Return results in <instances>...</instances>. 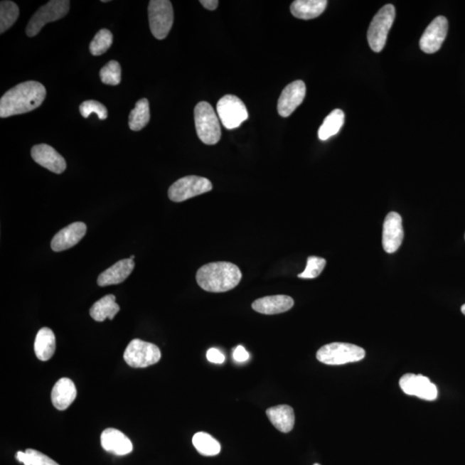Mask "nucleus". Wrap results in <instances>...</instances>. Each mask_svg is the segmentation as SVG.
Returning <instances> with one entry per match:
<instances>
[{
  "instance_id": "1",
  "label": "nucleus",
  "mask_w": 465,
  "mask_h": 465,
  "mask_svg": "<svg viewBox=\"0 0 465 465\" xmlns=\"http://www.w3.org/2000/svg\"><path fill=\"white\" fill-rule=\"evenodd\" d=\"M46 92V88L38 81L16 85L0 100V117L6 118L34 111L43 104Z\"/></svg>"
},
{
  "instance_id": "5",
  "label": "nucleus",
  "mask_w": 465,
  "mask_h": 465,
  "mask_svg": "<svg viewBox=\"0 0 465 465\" xmlns=\"http://www.w3.org/2000/svg\"><path fill=\"white\" fill-rule=\"evenodd\" d=\"M395 18V6L390 4L381 8L375 15L367 33L369 46L374 52H381L385 48L388 34L393 26Z\"/></svg>"
},
{
  "instance_id": "10",
  "label": "nucleus",
  "mask_w": 465,
  "mask_h": 465,
  "mask_svg": "<svg viewBox=\"0 0 465 465\" xmlns=\"http://www.w3.org/2000/svg\"><path fill=\"white\" fill-rule=\"evenodd\" d=\"M216 111L220 121L228 129L239 128L248 118L246 105L235 95L223 97L216 105Z\"/></svg>"
},
{
  "instance_id": "12",
  "label": "nucleus",
  "mask_w": 465,
  "mask_h": 465,
  "mask_svg": "<svg viewBox=\"0 0 465 465\" xmlns=\"http://www.w3.org/2000/svg\"><path fill=\"white\" fill-rule=\"evenodd\" d=\"M448 32V21L443 16L432 20L419 40V48L426 54H434L439 51Z\"/></svg>"
},
{
  "instance_id": "6",
  "label": "nucleus",
  "mask_w": 465,
  "mask_h": 465,
  "mask_svg": "<svg viewBox=\"0 0 465 465\" xmlns=\"http://www.w3.org/2000/svg\"><path fill=\"white\" fill-rule=\"evenodd\" d=\"M151 32L155 38L163 40L173 27L174 14L172 3L169 0H151L149 6Z\"/></svg>"
},
{
  "instance_id": "28",
  "label": "nucleus",
  "mask_w": 465,
  "mask_h": 465,
  "mask_svg": "<svg viewBox=\"0 0 465 465\" xmlns=\"http://www.w3.org/2000/svg\"><path fill=\"white\" fill-rule=\"evenodd\" d=\"M19 16L17 4L12 1H2L0 4V33L3 34L14 26Z\"/></svg>"
},
{
  "instance_id": "39",
  "label": "nucleus",
  "mask_w": 465,
  "mask_h": 465,
  "mask_svg": "<svg viewBox=\"0 0 465 465\" xmlns=\"http://www.w3.org/2000/svg\"><path fill=\"white\" fill-rule=\"evenodd\" d=\"M314 465H320V464H314Z\"/></svg>"
},
{
  "instance_id": "3",
  "label": "nucleus",
  "mask_w": 465,
  "mask_h": 465,
  "mask_svg": "<svg viewBox=\"0 0 465 465\" xmlns=\"http://www.w3.org/2000/svg\"><path fill=\"white\" fill-rule=\"evenodd\" d=\"M196 130L203 144L215 145L221 139V126L213 107L208 102H200L194 109Z\"/></svg>"
},
{
  "instance_id": "21",
  "label": "nucleus",
  "mask_w": 465,
  "mask_h": 465,
  "mask_svg": "<svg viewBox=\"0 0 465 465\" xmlns=\"http://www.w3.org/2000/svg\"><path fill=\"white\" fill-rule=\"evenodd\" d=\"M327 6V0H296L292 4L291 12L296 18L314 19L324 14Z\"/></svg>"
},
{
  "instance_id": "33",
  "label": "nucleus",
  "mask_w": 465,
  "mask_h": 465,
  "mask_svg": "<svg viewBox=\"0 0 465 465\" xmlns=\"http://www.w3.org/2000/svg\"><path fill=\"white\" fill-rule=\"evenodd\" d=\"M80 112L83 117L87 118L91 114H97L100 120L107 119L108 111L104 105L95 100H87L80 105Z\"/></svg>"
},
{
  "instance_id": "16",
  "label": "nucleus",
  "mask_w": 465,
  "mask_h": 465,
  "mask_svg": "<svg viewBox=\"0 0 465 465\" xmlns=\"http://www.w3.org/2000/svg\"><path fill=\"white\" fill-rule=\"evenodd\" d=\"M87 225L84 223H73L54 236L51 242L53 251L61 252L68 250L79 243L87 234Z\"/></svg>"
},
{
  "instance_id": "27",
  "label": "nucleus",
  "mask_w": 465,
  "mask_h": 465,
  "mask_svg": "<svg viewBox=\"0 0 465 465\" xmlns=\"http://www.w3.org/2000/svg\"><path fill=\"white\" fill-rule=\"evenodd\" d=\"M193 444L196 450L203 456H216L221 451V444L207 432H199L193 436Z\"/></svg>"
},
{
  "instance_id": "29",
  "label": "nucleus",
  "mask_w": 465,
  "mask_h": 465,
  "mask_svg": "<svg viewBox=\"0 0 465 465\" xmlns=\"http://www.w3.org/2000/svg\"><path fill=\"white\" fill-rule=\"evenodd\" d=\"M16 459L24 465H60L50 456L33 449H27L26 452L18 451Z\"/></svg>"
},
{
  "instance_id": "15",
  "label": "nucleus",
  "mask_w": 465,
  "mask_h": 465,
  "mask_svg": "<svg viewBox=\"0 0 465 465\" xmlns=\"http://www.w3.org/2000/svg\"><path fill=\"white\" fill-rule=\"evenodd\" d=\"M31 156L38 165L50 170L52 173L60 174L67 169L65 159L50 145L34 146L31 149Z\"/></svg>"
},
{
  "instance_id": "35",
  "label": "nucleus",
  "mask_w": 465,
  "mask_h": 465,
  "mask_svg": "<svg viewBox=\"0 0 465 465\" xmlns=\"http://www.w3.org/2000/svg\"><path fill=\"white\" fill-rule=\"evenodd\" d=\"M232 357L234 360L238 363L246 362L248 358H250V353L247 352V350L243 348L242 346H238L234 350V353H232Z\"/></svg>"
},
{
  "instance_id": "25",
  "label": "nucleus",
  "mask_w": 465,
  "mask_h": 465,
  "mask_svg": "<svg viewBox=\"0 0 465 465\" xmlns=\"http://www.w3.org/2000/svg\"><path fill=\"white\" fill-rule=\"evenodd\" d=\"M345 122V113L341 109H333L325 118L324 124L318 130V137L321 141H327L340 132Z\"/></svg>"
},
{
  "instance_id": "24",
  "label": "nucleus",
  "mask_w": 465,
  "mask_h": 465,
  "mask_svg": "<svg viewBox=\"0 0 465 465\" xmlns=\"http://www.w3.org/2000/svg\"><path fill=\"white\" fill-rule=\"evenodd\" d=\"M120 311L119 305L116 303V296L107 295L97 301L90 309V315L93 320L102 322L106 319L113 320Z\"/></svg>"
},
{
  "instance_id": "4",
  "label": "nucleus",
  "mask_w": 465,
  "mask_h": 465,
  "mask_svg": "<svg viewBox=\"0 0 465 465\" xmlns=\"http://www.w3.org/2000/svg\"><path fill=\"white\" fill-rule=\"evenodd\" d=\"M365 351L356 345L333 342L322 346L316 353L317 360L325 365H341L360 361Z\"/></svg>"
},
{
  "instance_id": "2",
  "label": "nucleus",
  "mask_w": 465,
  "mask_h": 465,
  "mask_svg": "<svg viewBox=\"0 0 465 465\" xmlns=\"http://www.w3.org/2000/svg\"><path fill=\"white\" fill-rule=\"evenodd\" d=\"M242 277V272L237 266L223 261L205 264L196 275L199 287L212 293L231 291L237 287Z\"/></svg>"
},
{
  "instance_id": "22",
  "label": "nucleus",
  "mask_w": 465,
  "mask_h": 465,
  "mask_svg": "<svg viewBox=\"0 0 465 465\" xmlns=\"http://www.w3.org/2000/svg\"><path fill=\"white\" fill-rule=\"evenodd\" d=\"M269 419L277 430L287 434L295 425V414L291 406L277 405L267 410Z\"/></svg>"
},
{
  "instance_id": "36",
  "label": "nucleus",
  "mask_w": 465,
  "mask_h": 465,
  "mask_svg": "<svg viewBox=\"0 0 465 465\" xmlns=\"http://www.w3.org/2000/svg\"><path fill=\"white\" fill-rule=\"evenodd\" d=\"M200 3L202 4V6L205 8L207 10L215 11L219 5V1L218 0H201Z\"/></svg>"
},
{
  "instance_id": "30",
  "label": "nucleus",
  "mask_w": 465,
  "mask_h": 465,
  "mask_svg": "<svg viewBox=\"0 0 465 465\" xmlns=\"http://www.w3.org/2000/svg\"><path fill=\"white\" fill-rule=\"evenodd\" d=\"M112 43L113 36L112 32L103 28V30L97 32L95 38L90 43V52L92 55L95 56L103 55L111 48Z\"/></svg>"
},
{
  "instance_id": "23",
  "label": "nucleus",
  "mask_w": 465,
  "mask_h": 465,
  "mask_svg": "<svg viewBox=\"0 0 465 465\" xmlns=\"http://www.w3.org/2000/svg\"><path fill=\"white\" fill-rule=\"evenodd\" d=\"M55 336L50 328H41L36 334L34 349L36 357L42 361L50 360L55 352Z\"/></svg>"
},
{
  "instance_id": "17",
  "label": "nucleus",
  "mask_w": 465,
  "mask_h": 465,
  "mask_svg": "<svg viewBox=\"0 0 465 465\" xmlns=\"http://www.w3.org/2000/svg\"><path fill=\"white\" fill-rule=\"evenodd\" d=\"M101 444L106 451L117 456L127 455L133 451L130 439L124 432L115 428H107L102 432Z\"/></svg>"
},
{
  "instance_id": "9",
  "label": "nucleus",
  "mask_w": 465,
  "mask_h": 465,
  "mask_svg": "<svg viewBox=\"0 0 465 465\" xmlns=\"http://www.w3.org/2000/svg\"><path fill=\"white\" fill-rule=\"evenodd\" d=\"M212 188L213 186L209 179L191 175L174 182L169 190V197L173 202L181 203L209 193Z\"/></svg>"
},
{
  "instance_id": "8",
  "label": "nucleus",
  "mask_w": 465,
  "mask_h": 465,
  "mask_svg": "<svg viewBox=\"0 0 465 465\" xmlns=\"http://www.w3.org/2000/svg\"><path fill=\"white\" fill-rule=\"evenodd\" d=\"M161 353L157 346L139 338L133 340L126 348L124 358L133 368H145L160 361Z\"/></svg>"
},
{
  "instance_id": "11",
  "label": "nucleus",
  "mask_w": 465,
  "mask_h": 465,
  "mask_svg": "<svg viewBox=\"0 0 465 465\" xmlns=\"http://www.w3.org/2000/svg\"><path fill=\"white\" fill-rule=\"evenodd\" d=\"M399 385L403 392L409 395L427 401H434L438 397L437 387L423 375L405 374L400 379Z\"/></svg>"
},
{
  "instance_id": "13",
  "label": "nucleus",
  "mask_w": 465,
  "mask_h": 465,
  "mask_svg": "<svg viewBox=\"0 0 465 465\" xmlns=\"http://www.w3.org/2000/svg\"><path fill=\"white\" fill-rule=\"evenodd\" d=\"M405 231H403L402 219L397 212L388 214L383 223V247L388 254H393L401 247Z\"/></svg>"
},
{
  "instance_id": "7",
  "label": "nucleus",
  "mask_w": 465,
  "mask_h": 465,
  "mask_svg": "<svg viewBox=\"0 0 465 465\" xmlns=\"http://www.w3.org/2000/svg\"><path fill=\"white\" fill-rule=\"evenodd\" d=\"M70 1L68 0H52L40 8L28 22L26 34L30 38L38 35L48 23L55 22L68 14Z\"/></svg>"
},
{
  "instance_id": "14",
  "label": "nucleus",
  "mask_w": 465,
  "mask_h": 465,
  "mask_svg": "<svg viewBox=\"0 0 465 465\" xmlns=\"http://www.w3.org/2000/svg\"><path fill=\"white\" fill-rule=\"evenodd\" d=\"M306 95L304 81L296 80L283 90L277 102V112L283 117H288L303 103Z\"/></svg>"
},
{
  "instance_id": "26",
  "label": "nucleus",
  "mask_w": 465,
  "mask_h": 465,
  "mask_svg": "<svg viewBox=\"0 0 465 465\" xmlns=\"http://www.w3.org/2000/svg\"><path fill=\"white\" fill-rule=\"evenodd\" d=\"M150 120L149 100L141 99L137 101L136 106L129 114V125L133 132H140L145 128Z\"/></svg>"
},
{
  "instance_id": "18",
  "label": "nucleus",
  "mask_w": 465,
  "mask_h": 465,
  "mask_svg": "<svg viewBox=\"0 0 465 465\" xmlns=\"http://www.w3.org/2000/svg\"><path fill=\"white\" fill-rule=\"evenodd\" d=\"M294 306V300L287 295L264 296L252 304V309L264 315H277L289 311Z\"/></svg>"
},
{
  "instance_id": "19",
  "label": "nucleus",
  "mask_w": 465,
  "mask_h": 465,
  "mask_svg": "<svg viewBox=\"0 0 465 465\" xmlns=\"http://www.w3.org/2000/svg\"><path fill=\"white\" fill-rule=\"evenodd\" d=\"M134 268V260L124 259L118 261L107 270L102 272L97 277V284L101 287H109V285L118 284L124 282L132 274Z\"/></svg>"
},
{
  "instance_id": "20",
  "label": "nucleus",
  "mask_w": 465,
  "mask_h": 465,
  "mask_svg": "<svg viewBox=\"0 0 465 465\" xmlns=\"http://www.w3.org/2000/svg\"><path fill=\"white\" fill-rule=\"evenodd\" d=\"M77 397V390L71 379L60 378L53 388L51 400L55 409L66 410L72 405Z\"/></svg>"
},
{
  "instance_id": "32",
  "label": "nucleus",
  "mask_w": 465,
  "mask_h": 465,
  "mask_svg": "<svg viewBox=\"0 0 465 465\" xmlns=\"http://www.w3.org/2000/svg\"><path fill=\"white\" fill-rule=\"evenodd\" d=\"M326 264L327 262L325 259L310 256L308 258L307 266H306L304 272H301L299 277L306 279H316L324 270Z\"/></svg>"
},
{
  "instance_id": "37",
  "label": "nucleus",
  "mask_w": 465,
  "mask_h": 465,
  "mask_svg": "<svg viewBox=\"0 0 465 465\" xmlns=\"http://www.w3.org/2000/svg\"><path fill=\"white\" fill-rule=\"evenodd\" d=\"M461 311H462V313H463L464 315L465 316V304H464V305L462 306V308H461Z\"/></svg>"
},
{
  "instance_id": "38",
  "label": "nucleus",
  "mask_w": 465,
  "mask_h": 465,
  "mask_svg": "<svg viewBox=\"0 0 465 465\" xmlns=\"http://www.w3.org/2000/svg\"><path fill=\"white\" fill-rule=\"evenodd\" d=\"M134 257H136V256H134V255H132V256H130V258H129V259L134 260Z\"/></svg>"
},
{
  "instance_id": "34",
  "label": "nucleus",
  "mask_w": 465,
  "mask_h": 465,
  "mask_svg": "<svg viewBox=\"0 0 465 465\" xmlns=\"http://www.w3.org/2000/svg\"><path fill=\"white\" fill-rule=\"evenodd\" d=\"M206 356L207 360L211 363H214V364L221 365L226 360V358L224 356L223 353L216 348L209 349L207 352Z\"/></svg>"
},
{
  "instance_id": "31",
  "label": "nucleus",
  "mask_w": 465,
  "mask_h": 465,
  "mask_svg": "<svg viewBox=\"0 0 465 465\" xmlns=\"http://www.w3.org/2000/svg\"><path fill=\"white\" fill-rule=\"evenodd\" d=\"M100 79L102 82L109 85H117L121 82L122 69L120 64L116 60H111L101 69Z\"/></svg>"
}]
</instances>
